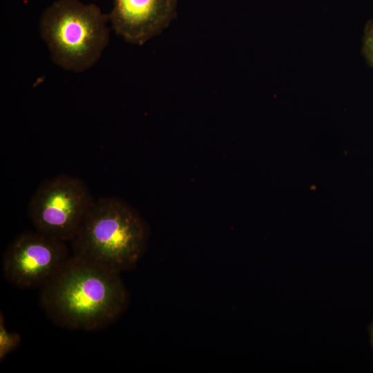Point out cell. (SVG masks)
I'll return each instance as SVG.
<instances>
[{
    "mask_svg": "<svg viewBox=\"0 0 373 373\" xmlns=\"http://www.w3.org/2000/svg\"><path fill=\"white\" fill-rule=\"evenodd\" d=\"M120 272L73 254L40 287L39 303L55 325L104 329L126 311L128 293Z\"/></svg>",
    "mask_w": 373,
    "mask_h": 373,
    "instance_id": "6da1fadb",
    "label": "cell"
},
{
    "mask_svg": "<svg viewBox=\"0 0 373 373\" xmlns=\"http://www.w3.org/2000/svg\"><path fill=\"white\" fill-rule=\"evenodd\" d=\"M149 227L124 200L112 196L95 200L72 239L73 254L118 272L134 268L143 256Z\"/></svg>",
    "mask_w": 373,
    "mask_h": 373,
    "instance_id": "7a4b0ae2",
    "label": "cell"
},
{
    "mask_svg": "<svg viewBox=\"0 0 373 373\" xmlns=\"http://www.w3.org/2000/svg\"><path fill=\"white\" fill-rule=\"evenodd\" d=\"M108 21V15L95 4L57 0L43 12L39 32L53 62L79 73L93 66L106 48Z\"/></svg>",
    "mask_w": 373,
    "mask_h": 373,
    "instance_id": "3957f363",
    "label": "cell"
},
{
    "mask_svg": "<svg viewBox=\"0 0 373 373\" xmlns=\"http://www.w3.org/2000/svg\"><path fill=\"white\" fill-rule=\"evenodd\" d=\"M94 201L85 182L61 173L41 182L30 199L28 215L35 230L71 241Z\"/></svg>",
    "mask_w": 373,
    "mask_h": 373,
    "instance_id": "277c9868",
    "label": "cell"
},
{
    "mask_svg": "<svg viewBox=\"0 0 373 373\" xmlns=\"http://www.w3.org/2000/svg\"><path fill=\"white\" fill-rule=\"evenodd\" d=\"M66 241L35 229L18 235L2 258L5 279L20 289L42 287L70 257Z\"/></svg>",
    "mask_w": 373,
    "mask_h": 373,
    "instance_id": "5b68a950",
    "label": "cell"
},
{
    "mask_svg": "<svg viewBox=\"0 0 373 373\" xmlns=\"http://www.w3.org/2000/svg\"><path fill=\"white\" fill-rule=\"evenodd\" d=\"M176 6L177 0H115L109 21L117 35L140 46L169 26Z\"/></svg>",
    "mask_w": 373,
    "mask_h": 373,
    "instance_id": "8992f818",
    "label": "cell"
},
{
    "mask_svg": "<svg viewBox=\"0 0 373 373\" xmlns=\"http://www.w3.org/2000/svg\"><path fill=\"white\" fill-rule=\"evenodd\" d=\"M21 336L10 332L6 327L4 315L0 314V360H3L8 354L17 349L21 343Z\"/></svg>",
    "mask_w": 373,
    "mask_h": 373,
    "instance_id": "52a82bcc",
    "label": "cell"
},
{
    "mask_svg": "<svg viewBox=\"0 0 373 373\" xmlns=\"http://www.w3.org/2000/svg\"><path fill=\"white\" fill-rule=\"evenodd\" d=\"M362 53L368 64L373 68V18L367 21L364 29Z\"/></svg>",
    "mask_w": 373,
    "mask_h": 373,
    "instance_id": "ba28073f",
    "label": "cell"
},
{
    "mask_svg": "<svg viewBox=\"0 0 373 373\" xmlns=\"http://www.w3.org/2000/svg\"><path fill=\"white\" fill-rule=\"evenodd\" d=\"M370 334L371 343L373 347V322L371 324L370 327Z\"/></svg>",
    "mask_w": 373,
    "mask_h": 373,
    "instance_id": "9c48e42d",
    "label": "cell"
}]
</instances>
